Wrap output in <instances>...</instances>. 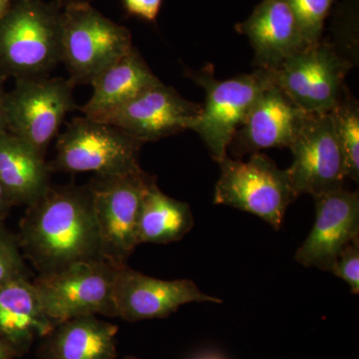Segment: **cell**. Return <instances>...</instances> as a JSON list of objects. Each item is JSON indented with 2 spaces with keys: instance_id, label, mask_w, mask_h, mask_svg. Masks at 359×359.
I'll list each match as a JSON object with an SVG mask.
<instances>
[{
  "instance_id": "obj_1",
  "label": "cell",
  "mask_w": 359,
  "mask_h": 359,
  "mask_svg": "<svg viewBox=\"0 0 359 359\" xmlns=\"http://www.w3.org/2000/svg\"><path fill=\"white\" fill-rule=\"evenodd\" d=\"M16 237L23 257L39 275L103 259L88 185L51 186L28 205Z\"/></svg>"
},
{
  "instance_id": "obj_2",
  "label": "cell",
  "mask_w": 359,
  "mask_h": 359,
  "mask_svg": "<svg viewBox=\"0 0 359 359\" xmlns=\"http://www.w3.org/2000/svg\"><path fill=\"white\" fill-rule=\"evenodd\" d=\"M62 11L57 1H11L0 18L2 80L47 76L60 65Z\"/></svg>"
},
{
  "instance_id": "obj_3",
  "label": "cell",
  "mask_w": 359,
  "mask_h": 359,
  "mask_svg": "<svg viewBox=\"0 0 359 359\" xmlns=\"http://www.w3.org/2000/svg\"><path fill=\"white\" fill-rule=\"evenodd\" d=\"M133 47L128 28L106 18L89 1L65 6L61 63H65L75 85L92 84Z\"/></svg>"
},
{
  "instance_id": "obj_4",
  "label": "cell",
  "mask_w": 359,
  "mask_h": 359,
  "mask_svg": "<svg viewBox=\"0 0 359 359\" xmlns=\"http://www.w3.org/2000/svg\"><path fill=\"white\" fill-rule=\"evenodd\" d=\"M157 179L143 169L89 182L101 257L116 266L127 264L139 245V219L144 197Z\"/></svg>"
},
{
  "instance_id": "obj_5",
  "label": "cell",
  "mask_w": 359,
  "mask_h": 359,
  "mask_svg": "<svg viewBox=\"0 0 359 359\" xmlns=\"http://www.w3.org/2000/svg\"><path fill=\"white\" fill-rule=\"evenodd\" d=\"M219 165L214 204L250 212L280 230L287 208L297 198L287 169H280L262 153H254L247 162L226 156Z\"/></svg>"
},
{
  "instance_id": "obj_6",
  "label": "cell",
  "mask_w": 359,
  "mask_h": 359,
  "mask_svg": "<svg viewBox=\"0 0 359 359\" xmlns=\"http://www.w3.org/2000/svg\"><path fill=\"white\" fill-rule=\"evenodd\" d=\"M187 75L205 92L204 105L190 130L199 134L212 160L221 162L236 132L257 99L273 83V73L257 68L249 74L217 79L212 68L187 71Z\"/></svg>"
},
{
  "instance_id": "obj_7",
  "label": "cell",
  "mask_w": 359,
  "mask_h": 359,
  "mask_svg": "<svg viewBox=\"0 0 359 359\" xmlns=\"http://www.w3.org/2000/svg\"><path fill=\"white\" fill-rule=\"evenodd\" d=\"M144 143L126 132L91 118H74L58 137L52 172L116 176L141 169Z\"/></svg>"
},
{
  "instance_id": "obj_8",
  "label": "cell",
  "mask_w": 359,
  "mask_h": 359,
  "mask_svg": "<svg viewBox=\"0 0 359 359\" xmlns=\"http://www.w3.org/2000/svg\"><path fill=\"white\" fill-rule=\"evenodd\" d=\"M75 86L69 78L16 79L14 88L6 94L7 132L45 158L66 116L76 108Z\"/></svg>"
},
{
  "instance_id": "obj_9",
  "label": "cell",
  "mask_w": 359,
  "mask_h": 359,
  "mask_svg": "<svg viewBox=\"0 0 359 359\" xmlns=\"http://www.w3.org/2000/svg\"><path fill=\"white\" fill-rule=\"evenodd\" d=\"M118 268L100 259L39 275L32 283L54 327L78 316L115 318L113 290Z\"/></svg>"
},
{
  "instance_id": "obj_10",
  "label": "cell",
  "mask_w": 359,
  "mask_h": 359,
  "mask_svg": "<svg viewBox=\"0 0 359 359\" xmlns=\"http://www.w3.org/2000/svg\"><path fill=\"white\" fill-rule=\"evenodd\" d=\"M351 63L334 45L320 40L287 58L273 71V81L306 114L330 113L346 93Z\"/></svg>"
},
{
  "instance_id": "obj_11",
  "label": "cell",
  "mask_w": 359,
  "mask_h": 359,
  "mask_svg": "<svg viewBox=\"0 0 359 359\" xmlns=\"http://www.w3.org/2000/svg\"><path fill=\"white\" fill-rule=\"evenodd\" d=\"M290 149L294 161L287 172L297 197L344 185L346 161L332 112L306 115Z\"/></svg>"
},
{
  "instance_id": "obj_12",
  "label": "cell",
  "mask_w": 359,
  "mask_h": 359,
  "mask_svg": "<svg viewBox=\"0 0 359 359\" xmlns=\"http://www.w3.org/2000/svg\"><path fill=\"white\" fill-rule=\"evenodd\" d=\"M115 318L128 323L166 318L191 302L222 304L204 294L193 280H165L144 275L123 264L117 269L113 290Z\"/></svg>"
},
{
  "instance_id": "obj_13",
  "label": "cell",
  "mask_w": 359,
  "mask_h": 359,
  "mask_svg": "<svg viewBox=\"0 0 359 359\" xmlns=\"http://www.w3.org/2000/svg\"><path fill=\"white\" fill-rule=\"evenodd\" d=\"M201 109V104L187 100L160 81L97 121L118 127L145 144L190 130Z\"/></svg>"
},
{
  "instance_id": "obj_14",
  "label": "cell",
  "mask_w": 359,
  "mask_h": 359,
  "mask_svg": "<svg viewBox=\"0 0 359 359\" xmlns=\"http://www.w3.org/2000/svg\"><path fill=\"white\" fill-rule=\"evenodd\" d=\"M313 198L316 221L294 259L306 268L330 271L342 250L359 238V193L340 186Z\"/></svg>"
},
{
  "instance_id": "obj_15",
  "label": "cell",
  "mask_w": 359,
  "mask_h": 359,
  "mask_svg": "<svg viewBox=\"0 0 359 359\" xmlns=\"http://www.w3.org/2000/svg\"><path fill=\"white\" fill-rule=\"evenodd\" d=\"M306 115L273 81L257 99L229 149L241 158L264 149L290 148Z\"/></svg>"
},
{
  "instance_id": "obj_16",
  "label": "cell",
  "mask_w": 359,
  "mask_h": 359,
  "mask_svg": "<svg viewBox=\"0 0 359 359\" xmlns=\"http://www.w3.org/2000/svg\"><path fill=\"white\" fill-rule=\"evenodd\" d=\"M236 30L249 39L257 67L269 72L308 47L287 0H262Z\"/></svg>"
},
{
  "instance_id": "obj_17",
  "label": "cell",
  "mask_w": 359,
  "mask_h": 359,
  "mask_svg": "<svg viewBox=\"0 0 359 359\" xmlns=\"http://www.w3.org/2000/svg\"><path fill=\"white\" fill-rule=\"evenodd\" d=\"M53 327L29 278L0 285V339L18 358L27 353L35 340Z\"/></svg>"
},
{
  "instance_id": "obj_18",
  "label": "cell",
  "mask_w": 359,
  "mask_h": 359,
  "mask_svg": "<svg viewBox=\"0 0 359 359\" xmlns=\"http://www.w3.org/2000/svg\"><path fill=\"white\" fill-rule=\"evenodd\" d=\"M119 327L83 316L58 323L44 337L37 354L40 359H117Z\"/></svg>"
},
{
  "instance_id": "obj_19",
  "label": "cell",
  "mask_w": 359,
  "mask_h": 359,
  "mask_svg": "<svg viewBox=\"0 0 359 359\" xmlns=\"http://www.w3.org/2000/svg\"><path fill=\"white\" fill-rule=\"evenodd\" d=\"M160 81L133 47L92 82L93 93L80 110L91 119H102Z\"/></svg>"
},
{
  "instance_id": "obj_20",
  "label": "cell",
  "mask_w": 359,
  "mask_h": 359,
  "mask_svg": "<svg viewBox=\"0 0 359 359\" xmlns=\"http://www.w3.org/2000/svg\"><path fill=\"white\" fill-rule=\"evenodd\" d=\"M51 174L45 158L25 141L9 132L0 136V182L13 205L36 202L52 186Z\"/></svg>"
},
{
  "instance_id": "obj_21",
  "label": "cell",
  "mask_w": 359,
  "mask_h": 359,
  "mask_svg": "<svg viewBox=\"0 0 359 359\" xmlns=\"http://www.w3.org/2000/svg\"><path fill=\"white\" fill-rule=\"evenodd\" d=\"M195 221L190 205L169 197L153 184L144 197L139 219V244L179 242L192 230Z\"/></svg>"
},
{
  "instance_id": "obj_22",
  "label": "cell",
  "mask_w": 359,
  "mask_h": 359,
  "mask_svg": "<svg viewBox=\"0 0 359 359\" xmlns=\"http://www.w3.org/2000/svg\"><path fill=\"white\" fill-rule=\"evenodd\" d=\"M335 132L346 161V178L359 181V104L347 94L332 111Z\"/></svg>"
},
{
  "instance_id": "obj_23",
  "label": "cell",
  "mask_w": 359,
  "mask_h": 359,
  "mask_svg": "<svg viewBox=\"0 0 359 359\" xmlns=\"http://www.w3.org/2000/svg\"><path fill=\"white\" fill-rule=\"evenodd\" d=\"M337 0H287L306 45L323 40V28Z\"/></svg>"
},
{
  "instance_id": "obj_24",
  "label": "cell",
  "mask_w": 359,
  "mask_h": 359,
  "mask_svg": "<svg viewBox=\"0 0 359 359\" xmlns=\"http://www.w3.org/2000/svg\"><path fill=\"white\" fill-rule=\"evenodd\" d=\"M21 278H29L18 237L0 224V285Z\"/></svg>"
},
{
  "instance_id": "obj_25",
  "label": "cell",
  "mask_w": 359,
  "mask_h": 359,
  "mask_svg": "<svg viewBox=\"0 0 359 359\" xmlns=\"http://www.w3.org/2000/svg\"><path fill=\"white\" fill-rule=\"evenodd\" d=\"M330 273L346 282L353 294H359V238H354L342 250Z\"/></svg>"
},
{
  "instance_id": "obj_26",
  "label": "cell",
  "mask_w": 359,
  "mask_h": 359,
  "mask_svg": "<svg viewBox=\"0 0 359 359\" xmlns=\"http://www.w3.org/2000/svg\"><path fill=\"white\" fill-rule=\"evenodd\" d=\"M125 9L131 15L154 22L159 15L163 0H123Z\"/></svg>"
},
{
  "instance_id": "obj_27",
  "label": "cell",
  "mask_w": 359,
  "mask_h": 359,
  "mask_svg": "<svg viewBox=\"0 0 359 359\" xmlns=\"http://www.w3.org/2000/svg\"><path fill=\"white\" fill-rule=\"evenodd\" d=\"M14 207L6 188L0 182V224L4 223V219L8 217L9 212Z\"/></svg>"
},
{
  "instance_id": "obj_28",
  "label": "cell",
  "mask_w": 359,
  "mask_h": 359,
  "mask_svg": "<svg viewBox=\"0 0 359 359\" xmlns=\"http://www.w3.org/2000/svg\"><path fill=\"white\" fill-rule=\"evenodd\" d=\"M4 81L0 78V136L7 132L6 118V94L7 92L4 87Z\"/></svg>"
},
{
  "instance_id": "obj_29",
  "label": "cell",
  "mask_w": 359,
  "mask_h": 359,
  "mask_svg": "<svg viewBox=\"0 0 359 359\" xmlns=\"http://www.w3.org/2000/svg\"><path fill=\"white\" fill-rule=\"evenodd\" d=\"M18 358L15 353L11 348L6 342L0 339V359H15Z\"/></svg>"
},
{
  "instance_id": "obj_30",
  "label": "cell",
  "mask_w": 359,
  "mask_h": 359,
  "mask_svg": "<svg viewBox=\"0 0 359 359\" xmlns=\"http://www.w3.org/2000/svg\"><path fill=\"white\" fill-rule=\"evenodd\" d=\"M192 359H224L223 356L219 355L218 353H203L199 354V355L195 356V358Z\"/></svg>"
},
{
  "instance_id": "obj_31",
  "label": "cell",
  "mask_w": 359,
  "mask_h": 359,
  "mask_svg": "<svg viewBox=\"0 0 359 359\" xmlns=\"http://www.w3.org/2000/svg\"><path fill=\"white\" fill-rule=\"evenodd\" d=\"M13 0H0V18L6 13Z\"/></svg>"
},
{
  "instance_id": "obj_32",
  "label": "cell",
  "mask_w": 359,
  "mask_h": 359,
  "mask_svg": "<svg viewBox=\"0 0 359 359\" xmlns=\"http://www.w3.org/2000/svg\"><path fill=\"white\" fill-rule=\"evenodd\" d=\"M79 1H88V0H57L59 4L61 6H67V4H73V2H79Z\"/></svg>"
},
{
  "instance_id": "obj_33",
  "label": "cell",
  "mask_w": 359,
  "mask_h": 359,
  "mask_svg": "<svg viewBox=\"0 0 359 359\" xmlns=\"http://www.w3.org/2000/svg\"><path fill=\"white\" fill-rule=\"evenodd\" d=\"M123 359H140V358H135V356H132V355H128V356H125V358Z\"/></svg>"
}]
</instances>
